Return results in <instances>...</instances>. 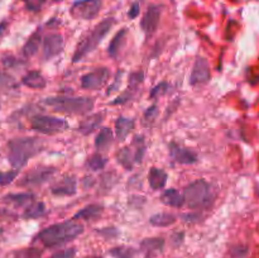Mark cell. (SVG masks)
Masks as SVG:
<instances>
[{"label": "cell", "mask_w": 259, "mask_h": 258, "mask_svg": "<svg viewBox=\"0 0 259 258\" xmlns=\"http://www.w3.org/2000/svg\"><path fill=\"white\" fill-rule=\"evenodd\" d=\"M121 75H123V71H118V72H116L115 80H114L113 85H110V88L108 89V95H110V94H113L114 91L118 90V89H119V83H120Z\"/></svg>", "instance_id": "cell-40"}, {"label": "cell", "mask_w": 259, "mask_h": 258, "mask_svg": "<svg viewBox=\"0 0 259 258\" xmlns=\"http://www.w3.org/2000/svg\"><path fill=\"white\" fill-rule=\"evenodd\" d=\"M103 2L101 0H76L70 8V14L76 19L90 20L99 14Z\"/></svg>", "instance_id": "cell-9"}, {"label": "cell", "mask_w": 259, "mask_h": 258, "mask_svg": "<svg viewBox=\"0 0 259 258\" xmlns=\"http://www.w3.org/2000/svg\"><path fill=\"white\" fill-rule=\"evenodd\" d=\"M46 105L60 113L83 115L90 113L95 105V100L88 96H55L43 100Z\"/></svg>", "instance_id": "cell-3"}, {"label": "cell", "mask_w": 259, "mask_h": 258, "mask_svg": "<svg viewBox=\"0 0 259 258\" xmlns=\"http://www.w3.org/2000/svg\"><path fill=\"white\" fill-rule=\"evenodd\" d=\"M40 42H42V34H40V30L38 29L37 32L33 33V34L30 35V38L27 40V43L23 46V55L27 58L34 56L35 53L38 52V50H39Z\"/></svg>", "instance_id": "cell-26"}, {"label": "cell", "mask_w": 259, "mask_h": 258, "mask_svg": "<svg viewBox=\"0 0 259 258\" xmlns=\"http://www.w3.org/2000/svg\"><path fill=\"white\" fill-rule=\"evenodd\" d=\"M77 191V180L75 176H65L51 187V192L56 196H72Z\"/></svg>", "instance_id": "cell-16"}, {"label": "cell", "mask_w": 259, "mask_h": 258, "mask_svg": "<svg viewBox=\"0 0 259 258\" xmlns=\"http://www.w3.org/2000/svg\"><path fill=\"white\" fill-rule=\"evenodd\" d=\"M134 125H136L134 119L126 118V116H119L115 121L116 139H119V141H124V139L129 136V133L133 131Z\"/></svg>", "instance_id": "cell-19"}, {"label": "cell", "mask_w": 259, "mask_h": 258, "mask_svg": "<svg viewBox=\"0 0 259 258\" xmlns=\"http://www.w3.org/2000/svg\"><path fill=\"white\" fill-rule=\"evenodd\" d=\"M148 182L152 190H161L166 186L167 174L162 168L152 167L148 172Z\"/></svg>", "instance_id": "cell-22"}, {"label": "cell", "mask_w": 259, "mask_h": 258, "mask_svg": "<svg viewBox=\"0 0 259 258\" xmlns=\"http://www.w3.org/2000/svg\"><path fill=\"white\" fill-rule=\"evenodd\" d=\"M22 83L27 86V88L35 89V90L46 88V85H47L46 78L43 77L42 73L38 72V71H29L27 75L23 76Z\"/></svg>", "instance_id": "cell-24"}, {"label": "cell", "mask_w": 259, "mask_h": 258, "mask_svg": "<svg viewBox=\"0 0 259 258\" xmlns=\"http://www.w3.org/2000/svg\"><path fill=\"white\" fill-rule=\"evenodd\" d=\"M4 28H5V23H3V24L0 25V32H2V30L4 29Z\"/></svg>", "instance_id": "cell-42"}, {"label": "cell", "mask_w": 259, "mask_h": 258, "mask_svg": "<svg viewBox=\"0 0 259 258\" xmlns=\"http://www.w3.org/2000/svg\"><path fill=\"white\" fill-rule=\"evenodd\" d=\"M43 151V143L39 138L25 137L14 138L8 143V158L14 169H20L28 163L32 157Z\"/></svg>", "instance_id": "cell-2"}, {"label": "cell", "mask_w": 259, "mask_h": 258, "mask_svg": "<svg viewBox=\"0 0 259 258\" xmlns=\"http://www.w3.org/2000/svg\"><path fill=\"white\" fill-rule=\"evenodd\" d=\"M106 162H108L106 157H104L100 153H95L89 157L88 161H86V167L91 171H100L106 166Z\"/></svg>", "instance_id": "cell-30"}, {"label": "cell", "mask_w": 259, "mask_h": 258, "mask_svg": "<svg viewBox=\"0 0 259 258\" xmlns=\"http://www.w3.org/2000/svg\"><path fill=\"white\" fill-rule=\"evenodd\" d=\"M159 19H161V7L159 5H151L144 13L141 22V28L146 33L147 37L156 32L159 24Z\"/></svg>", "instance_id": "cell-12"}, {"label": "cell", "mask_w": 259, "mask_h": 258, "mask_svg": "<svg viewBox=\"0 0 259 258\" xmlns=\"http://www.w3.org/2000/svg\"><path fill=\"white\" fill-rule=\"evenodd\" d=\"M99 234L105 238H115L118 235V230L115 228H104V229H98Z\"/></svg>", "instance_id": "cell-39"}, {"label": "cell", "mask_w": 259, "mask_h": 258, "mask_svg": "<svg viewBox=\"0 0 259 258\" xmlns=\"http://www.w3.org/2000/svg\"><path fill=\"white\" fill-rule=\"evenodd\" d=\"M40 255H42V250L34 247L15 252V258H40Z\"/></svg>", "instance_id": "cell-33"}, {"label": "cell", "mask_w": 259, "mask_h": 258, "mask_svg": "<svg viewBox=\"0 0 259 258\" xmlns=\"http://www.w3.org/2000/svg\"><path fill=\"white\" fill-rule=\"evenodd\" d=\"M46 205L40 201H34L25 207L24 212H23V218L25 219H37V218L43 217L46 214Z\"/></svg>", "instance_id": "cell-28"}, {"label": "cell", "mask_w": 259, "mask_h": 258, "mask_svg": "<svg viewBox=\"0 0 259 258\" xmlns=\"http://www.w3.org/2000/svg\"><path fill=\"white\" fill-rule=\"evenodd\" d=\"M82 232L83 225L81 223L76 222L75 219L66 220L45 228L35 235L34 242H39L47 248H57L72 242L78 235L82 234Z\"/></svg>", "instance_id": "cell-1"}, {"label": "cell", "mask_w": 259, "mask_h": 258, "mask_svg": "<svg viewBox=\"0 0 259 258\" xmlns=\"http://www.w3.org/2000/svg\"><path fill=\"white\" fill-rule=\"evenodd\" d=\"M104 206L100 204H90L88 206L82 207L78 212L73 215V219H83V220H96L103 215Z\"/></svg>", "instance_id": "cell-21"}, {"label": "cell", "mask_w": 259, "mask_h": 258, "mask_svg": "<svg viewBox=\"0 0 259 258\" xmlns=\"http://www.w3.org/2000/svg\"><path fill=\"white\" fill-rule=\"evenodd\" d=\"M114 24H115V19L114 18H105L104 20H101L82 40H80V43L76 47L75 52H73L72 62L76 63L78 61L83 60L89 53L95 51L98 48V46L100 45L101 40L110 32Z\"/></svg>", "instance_id": "cell-4"}, {"label": "cell", "mask_w": 259, "mask_h": 258, "mask_svg": "<svg viewBox=\"0 0 259 258\" xmlns=\"http://www.w3.org/2000/svg\"><path fill=\"white\" fill-rule=\"evenodd\" d=\"M104 120V114L96 113L93 114V115L88 116L86 119H83L82 121L78 125V132L83 136H89V134L93 133L95 129H98L100 126V124L103 123Z\"/></svg>", "instance_id": "cell-18"}, {"label": "cell", "mask_w": 259, "mask_h": 258, "mask_svg": "<svg viewBox=\"0 0 259 258\" xmlns=\"http://www.w3.org/2000/svg\"><path fill=\"white\" fill-rule=\"evenodd\" d=\"M56 171H57V168L51 166L34 167V168L30 169L29 172H27V174L22 177V180L18 182V185L23 187L40 186V185L47 182L50 179H52L53 175L56 174Z\"/></svg>", "instance_id": "cell-8"}, {"label": "cell", "mask_w": 259, "mask_h": 258, "mask_svg": "<svg viewBox=\"0 0 259 258\" xmlns=\"http://www.w3.org/2000/svg\"><path fill=\"white\" fill-rule=\"evenodd\" d=\"M24 3L25 8L30 12H38V10L42 9V7L45 5V3L47 0H22Z\"/></svg>", "instance_id": "cell-36"}, {"label": "cell", "mask_w": 259, "mask_h": 258, "mask_svg": "<svg viewBox=\"0 0 259 258\" xmlns=\"http://www.w3.org/2000/svg\"><path fill=\"white\" fill-rule=\"evenodd\" d=\"M143 80H144L143 71H137V72L132 73L131 77H129L128 89H126V90L111 104H113V105H116V104H124L126 103V101L131 100V99H133L134 95L137 94V91L139 90V86L143 83Z\"/></svg>", "instance_id": "cell-14"}, {"label": "cell", "mask_w": 259, "mask_h": 258, "mask_svg": "<svg viewBox=\"0 0 259 258\" xmlns=\"http://www.w3.org/2000/svg\"><path fill=\"white\" fill-rule=\"evenodd\" d=\"M169 157L172 158V161L181 164L196 163L197 159H199L196 152H194L192 149L186 148V147L180 146V144L177 143L169 144Z\"/></svg>", "instance_id": "cell-13"}, {"label": "cell", "mask_w": 259, "mask_h": 258, "mask_svg": "<svg viewBox=\"0 0 259 258\" xmlns=\"http://www.w3.org/2000/svg\"><path fill=\"white\" fill-rule=\"evenodd\" d=\"M138 14H139V4H138V3H134V4L132 5L131 10H129L128 15H129V18H131V19H134V18L138 17Z\"/></svg>", "instance_id": "cell-41"}, {"label": "cell", "mask_w": 259, "mask_h": 258, "mask_svg": "<svg viewBox=\"0 0 259 258\" xmlns=\"http://www.w3.org/2000/svg\"><path fill=\"white\" fill-rule=\"evenodd\" d=\"M86 258H103V257H98V255H94V257H86Z\"/></svg>", "instance_id": "cell-43"}, {"label": "cell", "mask_w": 259, "mask_h": 258, "mask_svg": "<svg viewBox=\"0 0 259 258\" xmlns=\"http://www.w3.org/2000/svg\"><path fill=\"white\" fill-rule=\"evenodd\" d=\"M7 202L15 205L19 207H28L32 202H34V195L29 194V192H24V194H10L4 197Z\"/></svg>", "instance_id": "cell-27"}, {"label": "cell", "mask_w": 259, "mask_h": 258, "mask_svg": "<svg viewBox=\"0 0 259 258\" xmlns=\"http://www.w3.org/2000/svg\"><path fill=\"white\" fill-rule=\"evenodd\" d=\"M184 199L190 209L205 207L211 202V186L202 179L195 180L185 189Z\"/></svg>", "instance_id": "cell-5"}, {"label": "cell", "mask_w": 259, "mask_h": 258, "mask_svg": "<svg viewBox=\"0 0 259 258\" xmlns=\"http://www.w3.org/2000/svg\"><path fill=\"white\" fill-rule=\"evenodd\" d=\"M30 126H32L33 131L37 132V133L52 136V134H57L66 131L68 124L67 121L62 118H56V116L50 115H38L32 119Z\"/></svg>", "instance_id": "cell-7"}, {"label": "cell", "mask_w": 259, "mask_h": 258, "mask_svg": "<svg viewBox=\"0 0 259 258\" xmlns=\"http://www.w3.org/2000/svg\"><path fill=\"white\" fill-rule=\"evenodd\" d=\"M158 115V109H157V105H152L151 108H148V110L144 114V119L148 121H153L154 119Z\"/></svg>", "instance_id": "cell-38"}, {"label": "cell", "mask_w": 259, "mask_h": 258, "mask_svg": "<svg viewBox=\"0 0 259 258\" xmlns=\"http://www.w3.org/2000/svg\"><path fill=\"white\" fill-rule=\"evenodd\" d=\"M110 72L106 67H99L81 77V88L85 90H98L105 85Z\"/></svg>", "instance_id": "cell-11"}, {"label": "cell", "mask_w": 259, "mask_h": 258, "mask_svg": "<svg viewBox=\"0 0 259 258\" xmlns=\"http://www.w3.org/2000/svg\"><path fill=\"white\" fill-rule=\"evenodd\" d=\"M144 153H146L144 138L142 136H136L132 144L123 147L116 153V159H118L119 164H121L124 168L132 169L136 164H139L143 161Z\"/></svg>", "instance_id": "cell-6"}, {"label": "cell", "mask_w": 259, "mask_h": 258, "mask_svg": "<svg viewBox=\"0 0 259 258\" xmlns=\"http://www.w3.org/2000/svg\"><path fill=\"white\" fill-rule=\"evenodd\" d=\"M164 248L163 238H147L142 240L141 250L144 258H156Z\"/></svg>", "instance_id": "cell-17"}, {"label": "cell", "mask_w": 259, "mask_h": 258, "mask_svg": "<svg viewBox=\"0 0 259 258\" xmlns=\"http://www.w3.org/2000/svg\"><path fill=\"white\" fill-rule=\"evenodd\" d=\"M63 50V37L61 34H50L43 39V58L51 60L60 55Z\"/></svg>", "instance_id": "cell-15"}, {"label": "cell", "mask_w": 259, "mask_h": 258, "mask_svg": "<svg viewBox=\"0 0 259 258\" xmlns=\"http://www.w3.org/2000/svg\"><path fill=\"white\" fill-rule=\"evenodd\" d=\"M19 174V169H12V171L0 172V185L2 186H7V185L12 184L15 180V177Z\"/></svg>", "instance_id": "cell-34"}, {"label": "cell", "mask_w": 259, "mask_h": 258, "mask_svg": "<svg viewBox=\"0 0 259 258\" xmlns=\"http://www.w3.org/2000/svg\"><path fill=\"white\" fill-rule=\"evenodd\" d=\"M17 88L14 77L9 73L0 71V93H9L10 90H14Z\"/></svg>", "instance_id": "cell-31"}, {"label": "cell", "mask_w": 259, "mask_h": 258, "mask_svg": "<svg viewBox=\"0 0 259 258\" xmlns=\"http://www.w3.org/2000/svg\"><path fill=\"white\" fill-rule=\"evenodd\" d=\"M168 83L167 82H161L158 83L157 86H154L153 89H152L151 94H149V98L151 99H156L158 98L159 95H164V94L167 93V90H168Z\"/></svg>", "instance_id": "cell-35"}, {"label": "cell", "mask_w": 259, "mask_h": 258, "mask_svg": "<svg viewBox=\"0 0 259 258\" xmlns=\"http://www.w3.org/2000/svg\"><path fill=\"white\" fill-rule=\"evenodd\" d=\"M76 250L73 248H68V249L60 250V252L55 253L53 255H51L50 258H75Z\"/></svg>", "instance_id": "cell-37"}, {"label": "cell", "mask_w": 259, "mask_h": 258, "mask_svg": "<svg viewBox=\"0 0 259 258\" xmlns=\"http://www.w3.org/2000/svg\"><path fill=\"white\" fill-rule=\"evenodd\" d=\"M126 34H128V30L126 29H121L114 35V38L111 39L110 45L108 47V53L111 58H116L118 57L119 52L121 51V48L124 47L126 40Z\"/></svg>", "instance_id": "cell-23"}, {"label": "cell", "mask_w": 259, "mask_h": 258, "mask_svg": "<svg viewBox=\"0 0 259 258\" xmlns=\"http://www.w3.org/2000/svg\"><path fill=\"white\" fill-rule=\"evenodd\" d=\"M175 222H176V217L169 214V212H159V214H156L153 215V217H151V219H149V223H151L153 227H161V228L169 227V225L174 224Z\"/></svg>", "instance_id": "cell-29"}, {"label": "cell", "mask_w": 259, "mask_h": 258, "mask_svg": "<svg viewBox=\"0 0 259 258\" xmlns=\"http://www.w3.org/2000/svg\"><path fill=\"white\" fill-rule=\"evenodd\" d=\"M162 202L167 206H171V207H181L182 205L185 204V199H184V195L176 189H168V190H164L162 192L161 197H159Z\"/></svg>", "instance_id": "cell-20"}, {"label": "cell", "mask_w": 259, "mask_h": 258, "mask_svg": "<svg viewBox=\"0 0 259 258\" xmlns=\"http://www.w3.org/2000/svg\"><path fill=\"white\" fill-rule=\"evenodd\" d=\"M211 78V72H210V65L205 57H197L192 67L191 75H190V85L196 88L207 83Z\"/></svg>", "instance_id": "cell-10"}, {"label": "cell", "mask_w": 259, "mask_h": 258, "mask_svg": "<svg viewBox=\"0 0 259 258\" xmlns=\"http://www.w3.org/2000/svg\"><path fill=\"white\" fill-rule=\"evenodd\" d=\"M110 255L113 258H134L136 257V250L131 247H115L110 249Z\"/></svg>", "instance_id": "cell-32"}, {"label": "cell", "mask_w": 259, "mask_h": 258, "mask_svg": "<svg viewBox=\"0 0 259 258\" xmlns=\"http://www.w3.org/2000/svg\"><path fill=\"white\" fill-rule=\"evenodd\" d=\"M55 2H58V0H55Z\"/></svg>", "instance_id": "cell-44"}, {"label": "cell", "mask_w": 259, "mask_h": 258, "mask_svg": "<svg viewBox=\"0 0 259 258\" xmlns=\"http://www.w3.org/2000/svg\"><path fill=\"white\" fill-rule=\"evenodd\" d=\"M114 141V134L111 132V129L109 128H103L99 134L96 136L95 139V147L96 149H99L100 152L108 151L110 148V146L113 144Z\"/></svg>", "instance_id": "cell-25"}]
</instances>
